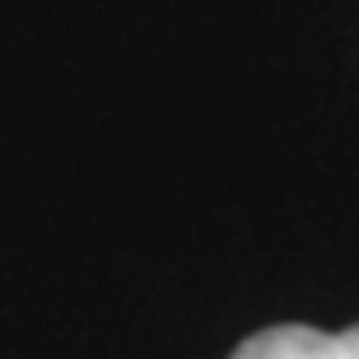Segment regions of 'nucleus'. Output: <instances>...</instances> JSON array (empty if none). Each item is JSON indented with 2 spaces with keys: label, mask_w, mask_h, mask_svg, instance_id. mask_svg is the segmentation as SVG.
<instances>
[{
  "label": "nucleus",
  "mask_w": 359,
  "mask_h": 359,
  "mask_svg": "<svg viewBox=\"0 0 359 359\" xmlns=\"http://www.w3.org/2000/svg\"><path fill=\"white\" fill-rule=\"evenodd\" d=\"M229 359H359V322L346 332H322V327H266L248 336Z\"/></svg>",
  "instance_id": "f257e3e1"
}]
</instances>
